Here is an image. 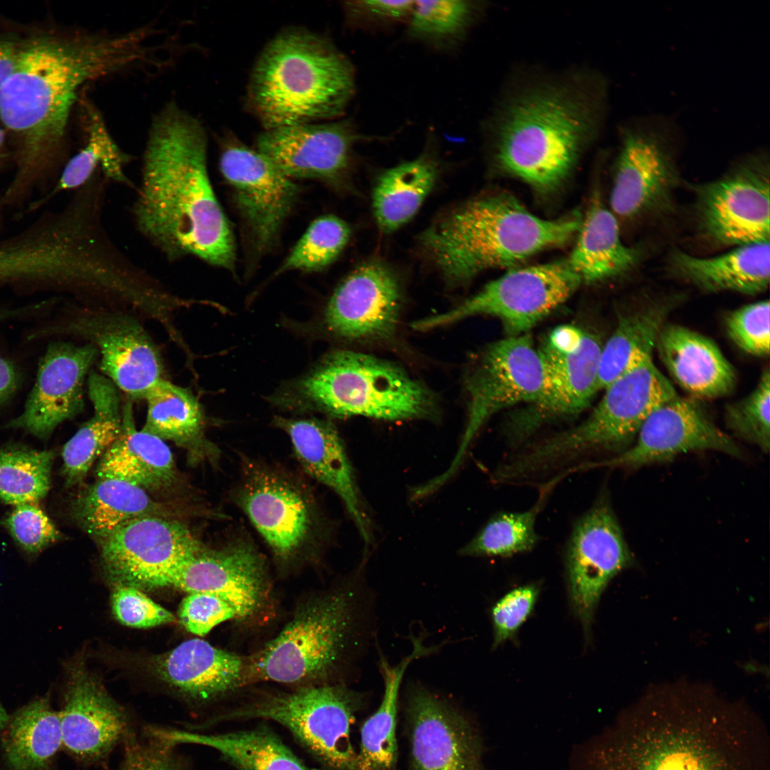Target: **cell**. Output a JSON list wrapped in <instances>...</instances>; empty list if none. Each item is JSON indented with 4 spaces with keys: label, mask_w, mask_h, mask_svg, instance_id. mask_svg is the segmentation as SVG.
Here are the masks:
<instances>
[{
    "label": "cell",
    "mask_w": 770,
    "mask_h": 770,
    "mask_svg": "<svg viewBox=\"0 0 770 770\" xmlns=\"http://www.w3.org/2000/svg\"><path fill=\"white\" fill-rule=\"evenodd\" d=\"M602 344L584 332L580 344L569 351L543 343L538 351L545 369L540 400L529 411L513 418L505 428L508 442L518 446L548 420L575 415L599 391L598 371Z\"/></svg>",
    "instance_id": "24"
},
{
    "label": "cell",
    "mask_w": 770,
    "mask_h": 770,
    "mask_svg": "<svg viewBox=\"0 0 770 770\" xmlns=\"http://www.w3.org/2000/svg\"><path fill=\"white\" fill-rule=\"evenodd\" d=\"M273 423L289 436L302 471L342 500L362 539L370 542L369 519L343 441L335 426L318 419L275 417Z\"/></svg>",
    "instance_id": "28"
},
{
    "label": "cell",
    "mask_w": 770,
    "mask_h": 770,
    "mask_svg": "<svg viewBox=\"0 0 770 770\" xmlns=\"http://www.w3.org/2000/svg\"><path fill=\"white\" fill-rule=\"evenodd\" d=\"M426 145L419 156L387 169L377 180L372 208L376 224L384 233H391L408 222L434 185L438 164L430 149L428 133Z\"/></svg>",
    "instance_id": "39"
},
{
    "label": "cell",
    "mask_w": 770,
    "mask_h": 770,
    "mask_svg": "<svg viewBox=\"0 0 770 770\" xmlns=\"http://www.w3.org/2000/svg\"><path fill=\"white\" fill-rule=\"evenodd\" d=\"M111 607L115 618L128 627L148 628L175 621L173 613L133 586L115 585Z\"/></svg>",
    "instance_id": "53"
},
{
    "label": "cell",
    "mask_w": 770,
    "mask_h": 770,
    "mask_svg": "<svg viewBox=\"0 0 770 770\" xmlns=\"http://www.w3.org/2000/svg\"><path fill=\"white\" fill-rule=\"evenodd\" d=\"M581 222L578 213L540 218L513 197L500 194L458 206L424 230L419 240L443 277L461 283L486 270L514 266L563 245L578 232Z\"/></svg>",
    "instance_id": "4"
},
{
    "label": "cell",
    "mask_w": 770,
    "mask_h": 770,
    "mask_svg": "<svg viewBox=\"0 0 770 770\" xmlns=\"http://www.w3.org/2000/svg\"><path fill=\"white\" fill-rule=\"evenodd\" d=\"M655 348L674 380L693 398L729 394L736 384L733 366L709 338L680 325L664 324Z\"/></svg>",
    "instance_id": "30"
},
{
    "label": "cell",
    "mask_w": 770,
    "mask_h": 770,
    "mask_svg": "<svg viewBox=\"0 0 770 770\" xmlns=\"http://www.w3.org/2000/svg\"><path fill=\"white\" fill-rule=\"evenodd\" d=\"M581 282L568 259L510 270L454 309L417 320L411 327L426 331L483 314L500 319L510 336L527 334Z\"/></svg>",
    "instance_id": "13"
},
{
    "label": "cell",
    "mask_w": 770,
    "mask_h": 770,
    "mask_svg": "<svg viewBox=\"0 0 770 770\" xmlns=\"http://www.w3.org/2000/svg\"><path fill=\"white\" fill-rule=\"evenodd\" d=\"M52 450L23 446L0 449V499L11 505L37 503L51 488Z\"/></svg>",
    "instance_id": "45"
},
{
    "label": "cell",
    "mask_w": 770,
    "mask_h": 770,
    "mask_svg": "<svg viewBox=\"0 0 770 770\" xmlns=\"http://www.w3.org/2000/svg\"><path fill=\"white\" fill-rule=\"evenodd\" d=\"M151 732L168 744L189 743L214 749L237 770H309L265 725L213 734L156 729Z\"/></svg>",
    "instance_id": "38"
},
{
    "label": "cell",
    "mask_w": 770,
    "mask_h": 770,
    "mask_svg": "<svg viewBox=\"0 0 770 770\" xmlns=\"http://www.w3.org/2000/svg\"><path fill=\"white\" fill-rule=\"evenodd\" d=\"M674 299L651 304L623 317L602 347L598 389L603 390L612 381L645 360L652 358L660 330Z\"/></svg>",
    "instance_id": "41"
},
{
    "label": "cell",
    "mask_w": 770,
    "mask_h": 770,
    "mask_svg": "<svg viewBox=\"0 0 770 770\" xmlns=\"http://www.w3.org/2000/svg\"><path fill=\"white\" fill-rule=\"evenodd\" d=\"M224 178L255 238L264 250L274 242L297 193V187L258 151L234 143L220 160Z\"/></svg>",
    "instance_id": "26"
},
{
    "label": "cell",
    "mask_w": 770,
    "mask_h": 770,
    "mask_svg": "<svg viewBox=\"0 0 770 770\" xmlns=\"http://www.w3.org/2000/svg\"><path fill=\"white\" fill-rule=\"evenodd\" d=\"M414 5L415 1H347L343 9L353 29L379 31L406 26Z\"/></svg>",
    "instance_id": "51"
},
{
    "label": "cell",
    "mask_w": 770,
    "mask_h": 770,
    "mask_svg": "<svg viewBox=\"0 0 770 770\" xmlns=\"http://www.w3.org/2000/svg\"><path fill=\"white\" fill-rule=\"evenodd\" d=\"M25 309H26V308H23L21 309H14V310L13 309H10V310L0 309V322H1L3 320H5L6 319H9V318L13 317H15V316H16V315H18L19 314H22L24 312Z\"/></svg>",
    "instance_id": "57"
},
{
    "label": "cell",
    "mask_w": 770,
    "mask_h": 770,
    "mask_svg": "<svg viewBox=\"0 0 770 770\" xmlns=\"http://www.w3.org/2000/svg\"><path fill=\"white\" fill-rule=\"evenodd\" d=\"M15 506L0 523L24 553L34 557L62 539L53 520L36 503Z\"/></svg>",
    "instance_id": "48"
},
{
    "label": "cell",
    "mask_w": 770,
    "mask_h": 770,
    "mask_svg": "<svg viewBox=\"0 0 770 770\" xmlns=\"http://www.w3.org/2000/svg\"><path fill=\"white\" fill-rule=\"evenodd\" d=\"M725 421L737 436L767 453L770 445V371L762 372L755 389L725 409Z\"/></svg>",
    "instance_id": "47"
},
{
    "label": "cell",
    "mask_w": 770,
    "mask_h": 770,
    "mask_svg": "<svg viewBox=\"0 0 770 770\" xmlns=\"http://www.w3.org/2000/svg\"><path fill=\"white\" fill-rule=\"evenodd\" d=\"M41 332L73 334L94 345L102 374L132 401L144 400L165 378L158 347L140 322L129 314L91 309Z\"/></svg>",
    "instance_id": "16"
},
{
    "label": "cell",
    "mask_w": 770,
    "mask_h": 770,
    "mask_svg": "<svg viewBox=\"0 0 770 770\" xmlns=\"http://www.w3.org/2000/svg\"><path fill=\"white\" fill-rule=\"evenodd\" d=\"M635 439L616 457L590 463L587 468H637L667 462L692 451L714 450L742 456L735 441L715 425L695 399L678 395L651 413Z\"/></svg>",
    "instance_id": "21"
},
{
    "label": "cell",
    "mask_w": 770,
    "mask_h": 770,
    "mask_svg": "<svg viewBox=\"0 0 770 770\" xmlns=\"http://www.w3.org/2000/svg\"><path fill=\"white\" fill-rule=\"evenodd\" d=\"M539 592L536 584L525 585L509 591L495 603L491 609L493 649L515 638L533 612Z\"/></svg>",
    "instance_id": "52"
},
{
    "label": "cell",
    "mask_w": 770,
    "mask_h": 770,
    "mask_svg": "<svg viewBox=\"0 0 770 770\" xmlns=\"http://www.w3.org/2000/svg\"><path fill=\"white\" fill-rule=\"evenodd\" d=\"M730 339L741 350L756 356H766L770 350V304L762 300L732 312L727 318Z\"/></svg>",
    "instance_id": "49"
},
{
    "label": "cell",
    "mask_w": 770,
    "mask_h": 770,
    "mask_svg": "<svg viewBox=\"0 0 770 770\" xmlns=\"http://www.w3.org/2000/svg\"><path fill=\"white\" fill-rule=\"evenodd\" d=\"M633 561L613 509L603 496L576 521L565 552L570 606L586 635L607 585Z\"/></svg>",
    "instance_id": "18"
},
{
    "label": "cell",
    "mask_w": 770,
    "mask_h": 770,
    "mask_svg": "<svg viewBox=\"0 0 770 770\" xmlns=\"http://www.w3.org/2000/svg\"><path fill=\"white\" fill-rule=\"evenodd\" d=\"M578 231L568 260L582 282L617 278L640 267L645 260V246L623 242L617 218L598 199L592 202Z\"/></svg>",
    "instance_id": "35"
},
{
    "label": "cell",
    "mask_w": 770,
    "mask_h": 770,
    "mask_svg": "<svg viewBox=\"0 0 770 770\" xmlns=\"http://www.w3.org/2000/svg\"><path fill=\"white\" fill-rule=\"evenodd\" d=\"M149 28L120 34L40 36L21 43L14 71L0 88V119L17 138L15 174L2 201L22 200L57 155L81 88L134 66L155 65Z\"/></svg>",
    "instance_id": "2"
},
{
    "label": "cell",
    "mask_w": 770,
    "mask_h": 770,
    "mask_svg": "<svg viewBox=\"0 0 770 770\" xmlns=\"http://www.w3.org/2000/svg\"><path fill=\"white\" fill-rule=\"evenodd\" d=\"M590 414L575 426L526 446L525 466L545 476L593 456L627 449L651 413L678 395L649 358L608 384Z\"/></svg>",
    "instance_id": "10"
},
{
    "label": "cell",
    "mask_w": 770,
    "mask_h": 770,
    "mask_svg": "<svg viewBox=\"0 0 770 770\" xmlns=\"http://www.w3.org/2000/svg\"><path fill=\"white\" fill-rule=\"evenodd\" d=\"M19 376L15 366L0 356V406L16 391Z\"/></svg>",
    "instance_id": "56"
},
{
    "label": "cell",
    "mask_w": 770,
    "mask_h": 770,
    "mask_svg": "<svg viewBox=\"0 0 770 770\" xmlns=\"http://www.w3.org/2000/svg\"><path fill=\"white\" fill-rule=\"evenodd\" d=\"M401 304L398 280L384 264L369 261L338 286L324 312L332 334L347 339H381L396 330Z\"/></svg>",
    "instance_id": "25"
},
{
    "label": "cell",
    "mask_w": 770,
    "mask_h": 770,
    "mask_svg": "<svg viewBox=\"0 0 770 770\" xmlns=\"http://www.w3.org/2000/svg\"><path fill=\"white\" fill-rule=\"evenodd\" d=\"M414 650L398 664L391 666L381 656L379 668L384 682L381 702L361 728V744L356 770H395L397 761L396 715L401 683L411 662L428 655L438 646L426 647L419 638H412Z\"/></svg>",
    "instance_id": "40"
},
{
    "label": "cell",
    "mask_w": 770,
    "mask_h": 770,
    "mask_svg": "<svg viewBox=\"0 0 770 770\" xmlns=\"http://www.w3.org/2000/svg\"><path fill=\"white\" fill-rule=\"evenodd\" d=\"M179 618L190 632L202 637L222 622L246 618L233 603L215 595L189 593L179 608Z\"/></svg>",
    "instance_id": "50"
},
{
    "label": "cell",
    "mask_w": 770,
    "mask_h": 770,
    "mask_svg": "<svg viewBox=\"0 0 770 770\" xmlns=\"http://www.w3.org/2000/svg\"><path fill=\"white\" fill-rule=\"evenodd\" d=\"M409 770H486L483 743L473 723L421 686L409 692Z\"/></svg>",
    "instance_id": "20"
},
{
    "label": "cell",
    "mask_w": 770,
    "mask_h": 770,
    "mask_svg": "<svg viewBox=\"0 0 770 770\" xmlns=\"http://www.w3.org/2000/svg\"><path fill=\"white\" fill-rule=\"evenodd\" d=\"M127 399L122 405V431L101 457L97 478L120 479L146 491L166 489L177 478L173 453L162 439L136 430L133 401Z\"/></svg>",
    "instance_id": "32"
},
{
    "label": "cell",
    "mask_w": 770,
    "mask_h": 770,
    "mask_svg": "<svg viewBox=\"0 0 770 770\" xmlns=\"http://www.w3.org/2000/svg\"><path fill=\"white\" fill-rule=\"evenodd\" d=\"M121 770H177L175 764L165 749V743L140 744L128 739Z\"/></svg>",
    "instance_id": "54"
},
{
    "label": "cell",
    "mask_w": 770,
    "mask_h": 770,
    "mask_svg": "<svg viewBox=\"0 0 770 770\" xmlns=\"http://www.w3.org/2000/svg\"><path fill=\"white\" fill-rule=\"evenodd\" d=\"M202 543L178 520L146 515L125 523L99 544L103 570L115 585L154 588L165 587Z\"/></svg>",
    "instance_id": "17"
},
{
    "label": "cell",
    "mask_w": 770,
    "mask_h": 770,
    "mask_svg": "<svg viewBox=\"0 0 770 770\" xmlns=\"http://www.w3.org/2000/svg\"><path fill=\"white\" fill-rule=\"evenodd\" d=\"M268 576L266 560L255 543L245 534L234 532L216 546L202 542L168 578L165 587L217 595L247 617L267 599Z\"/></svg>",
    "instance_id": "19"
},
{
    "label": "cell",
    "mask_w": 770,
    "mask_h": 770,
    "mask_svg": "<svg viewBox=\"0 0 770 770\" xmlns=\"http://www.w3.org/2000/svg\"><path fill=\"white\" fill-rule=\"evenodd\" d=\"M247 657L200 638L186 640L153 660L164 682L193 699L207 701L246 684Z\"/></svg>",
    "instance_id": "29"
},
{
    "label": "cell",
    "mask_w": 770,
    "mask_h": 770,
    "mask_svg": "<svg viewBox=\"0 0 770 770\" xmlns=\"http://www.w3.org/2000/svg\"><path fill=\"white\" fill-rule=\"evenodd\" d=\"M666 262L669 274L703 291L756 294L769 284L770 243L742 245L707 257L674 248Z\"/></svg>",
    "instance_id": "31"
},
{
    "label": "cell",
    "mask_w": 770,
    "mask_h": 770,
    "mask_svg": "<svg viewBox=\"0 0 770 770\" xmlns=\"http://www.w3.org/2000/svg\"><path fill=\"white\" fill-rule=\"evenodd\" d=\"M144 400L148 409L143 431L185 449L192 464L218 463L220 451L207 438L202 406L189 389L165 378Z\"/></svg>",
    "instance_id": "33"
},
{
    "label": "cell",
    "mask_w": 770,
    "mask_h": 770,
    "mask_svg": "<svg viewBox=\"0 0 770 770\" xmlns=\"http://www.w3.org/2000/svg\"><path fill=\"white\" fill-rule=\"evenodd\" d=\"M84 108L86 114V142L66 163L52 190L38 202L36 206L61 192L81 188L98 169L109 183L135 189L134 183L125 170L130 156L115 142L97 108L86 102Z\"/></svg>",
    "instance_id": "42"
},
{
    "label": "cell",
    "mask_w": 770,
    "mask_h": 770,
    "mask_svg": "<svg viewBox=\"0 0 770 770\" xmlns=\"http://www.w3.org/2000/svg\"><path fill=\"white\" fill-rule=\"evenodd\" d=\"M231 491L279 566L314 561L331 542L334 525L308 481L274 462L241 456Z\"/></svg>",
    "instance_id": "9"
},
{
    "label": "cell",
    "mask_w": 770,
    "mask_h": 770,
    "mask_svg": "<svg viewBox=\"0 0 770 770\" xmlns=\"http://www.w3.org/2000/svg\"><path fill=\"white\" fill-rule=\"evenodd\" d=\"M4 137H5L4 132L3 131V130L1 128H0V162L1 160V158H2V155H3L4 145Z\"/></svg>",
    "instance_id": "58"
},
{
    "label": "cell",
    "mask_w": 770,
    "mask_h": 770,
    "mask_svg": "<svg viewBox=\"0 0 770 770\" xmlns=\"http://www.w3.org/2000/svg\"><path fill=\"white\" fill-rule=\"evenodd\" d=\"M356 91L354 66L329 40L301 30L277 36L254 67L250 108L265 130L339 118Z\"/></svg>",
    "instance_id": "5"
},
{
    "label": "cell",
    "mask_w": 770,
    "mask_h": 770,
    "mask_svg": "<svg viewBox=\"0 0 770 770\" xmlns=\"http://www.w3.org/2000/svg\"><path fill=\"white\" fill-rule=\"evenodd\" d=\"M477 10L478 6L470 1H415L405 37L433 51L451 53L466 38Z\"/></svg>",
    "instance_id": "43"
},
{
    "label": "cell",
    "mask_w": 770,
    "mask_h": 770,
    "mask_svg": "<svg viewBox=\"0 0 770 770\" xmlns=\"http://www.w3.org/2000/svg\"><path fill=\"white\" fill-rule=\"evenodd\" d=\"M360 606L354 587L304 600L274 638L247 657L246 684L267 681L297 688L333 684L359 639Z\"/></svg>",
    "instance_id": "7"
},
{
    "label": "cell",
    "mask_w": 770,
    "mask_h": 770,
    "mask_svg": "<svg viewBox=\"0 0 770 770\" xmlns=\"http://www.w3.org/2000/svg\"><path fill=\"white\" fill-rule=\"evenodd\" d=\"M695 227L702 240L734 247L770 240V165L749 154L720 177L692 187Z\"/></svg>",
    "instance_id": "14"
},
{
    "label": "cell",
    "mask_w": 770,
    "mask_h": 770,
    "mask_svg": "<svg viewBox=\"0 0 770 770\" xmlns=\"http://www.w3.org/2000/svg\"><path fill=\"white\" fill-rule=\"evenodd\" d=\"M59 712L62 746L76 760L105 756L128 730L126 716L103 685L80 662L68 669Z\"/></svg>",
    "instance_id": "27"
},
{
    "label": "cell",
    "mask_w": 770,
    "mask_h": 770,
    "mask_svg": "<svg viewBox=\"0 0 770 770\" xmlns=\"http://www.w3.org/2000/svg\"><path fill=\"white\" fill-rule=\"evenodd\" d=\"M273 400L297 411L386 421L426 417L435 405L430 391L399 366L344 350L327 354L306 375L282 388Z\"/></svg>",
    "instance_id": "6"
},
{
    "label": "cell",
    "mask_w": 770,
    "mask_h": 770,
    "mask_svg": "<svg viewBox=\"0 0 770 770\" xmlns=\"http://www.w3.org/2000/svg\"><path fill=\"white\" fill-rule=\"evenodd\" d=\"M570 770H770L764 722L707 687L646 692L601 734L577 746Z\"/></svg>",
    "instance_id": "1"
},
{
    "label": "cell",
    "mask_w": 770,
    "mask_h": 770,
    "mask_svg": "<svg viewBox=\"0 0 770 770\" xmlns=\"http://www.w3.org/2000/svg\"><path fill=\"white\" fill-rule=\"evenodd\" d=\"M21 43L11 38H0V88L11 76L17 63Z\"/></svg>",
    "instance_id": "55"
},
{
    "label": "cell",
    "mask_w": 770,
    "mask_h": 770,
    "mask_svg": "<svg viewBox=\"0 0 770 770\" xmlns=\"http://www.w3.org/2000/svg\"><path fill=\"white\" fill-rule=\"evenodd\" d=\"M680 175L673 150L656 131L626 130L622 138L610 196L618 219L643 224L673 213Z\"/></svg>",
    "instance_id": "15"
},
{
    "label": "cell",
    "mask_w": 770,
    "mask_h": 770,
    "mask_svg": "<svg viewBox=\"0 0 770 770\" xmlns=\"http://www.w3.org/2000/svg\"><path fill=\"white\" fill-rule=\"evenodd\" d=\"M591 127L580 98L559 89L535 91L507 112L498 130L497 161L535 190L551 192L569 175Z\"/></svg>",
    "instance_id": "8"
},
{
    "label": "cell",
    "mask_w": 770,
    "mask_h": 770,
    "mask_svg": "<svg viewBox=\"0 0 770 770\" xmlns=\"http://www.w3.org/2000/svg\"><path fill=\"white\" fill-rule=\"evenodd\" d=\"M70 515L98 543L129 521L146 515L168 516L148 491L117 478H100L73 499Z\"/></svg>",
    "instance_id": "37"
},
{
    "label": "cell",
    "mask_w": 770,
    "mask_h": 770,
    "mask_svg": "<svg viewBox=\"0 0 770 770\" xmlns=\"http://www.w3.org/2000/svg\"><path fill=\"white\" fill-rule=\"evenodd\" d=\"M98 357L97 349L91 343H50L40 359L23 411L4 427L48 439L58 425L83 411L86 376Z\"/></svg>",
    "instance_id": "23"
},
{
    "label": "cell",
    "mask_w": 770,
    "mask_h": 770,
    "mask_svg": "<svg viewBox=\"0 0 770 770\" xmlns=\"http://www.w3.org/2000/svg\"><path fill=\"white\" fill-rule=\"evenodd\" d=\"M552 486H545L540 499L529 509L493 515L460 553L466 556L509 557L530 551L538 541L537 517Z\"/></svg>",
    "instance_id": "44"
},
{
    "label": "cell",
    "mask_w": 770,
    "mask_h": 770,
    "mask_svg": "<svg viewBox=\"0 0 770 770\" xmlns=\"http://www.w3.org/2000/svg\"><path fill=\"white\" fill-rule=\"evenodd\" d=\"M88 376V394L93 414L62 448L61 474L67 487L83 481L96 459L122 431L119 389L103 374L91 371Z\"/></svg>",
    "instance_id": "36"
},
{
    "label": "cell",
    "mask_w": 770,
    "mask_h": 770,
    "mask_svg": "<svg viewBox=\"0 0 770 770\" xmlns=\"http://www.w3.org/2000/svg\"><path fill=\"white\" fill-rule=\"evenodd\" d=\"M364 695L338 684L261 694L222 720L263 719L284 726L327 770H356L351 726Z\"/></svg>",
    "instance_id": "11"
},
{
    "label": "cell",
    "mask_w": 770,
    "mask_h": 770,
    "mask_svg": "<svg viewBox=\"0 0 770 770\" xmlns=\"http://www.w3.org/2000/svg\"><path fill=\"white\" fill-rule=\"evenodd\" d=\"M351 235L349 225L329 215L314 220L292 249L279 272L320 270L342 252Z\"/></svg>",
    "instance_id": "46"
},
{
    "label": "cell",
    "mask_w": 770,
    "mask_h": 770,
    "mask_svg": "<svg viewBox=\"0 0 770 770\" xmlns=\"http://www.w3.org/2000/svg\"><path fill=\"white\" fill-rule=\"evenodd\" d=\"M135 190V227L168 260L192 256L233 269L232 235L210 180L205 132L175 103L153 120Z\"/></svg>",
    "instance_id": "3"
},
{
    "label": "cell",
    "mask_w": 770,
    "mask_h": 770,
    "mask_svg": "<svg viewBox=\"0 0 770 770\" xmlns=\"http://www.w3.org/2000/svg\"><path fill=\"white\" fill-rule=\"evenodd\" d=\"M545 369L538 349L528 334L489 344L468 374V418L458 451L448 468L431 480L438 489L458 470L473 440L494 414L518 404L534 405L541 398Z\"/></svg>",
    "instance_id": "12"
},
{
    "label": "cell",
    "mask_w": 770,
    "mask_h": 770,
    "mask_svg": "<svg viewBox=\"0 0 770 770\" xmlns=\"http://www.w3.org/2000/svg\"><path fill=\"white\" fill-rule=\"evenodd\" d=\"M379 138L359 132L352 120L342 119L265 130L257 151L289 178L337 183L350 168L355 145Z\"/></svg>",
    "instance_id": "22"
},
{
    "label": "cell",
    "mask_w": 770,
    "mask_h": 770,
    "mask_svg": "<svg viewBox=\"0 0 770 770\" xmlns=\"http://www.w3.org/2000/svg\"><path fill=\"white\" fill-rule=\"evenodd\" d=\"M62 746L59 712L50 697L37 698L11 714L0 706V751L4 770H53Z\"/></svg>",
    "instance_id": "34"
}]
</instances>
